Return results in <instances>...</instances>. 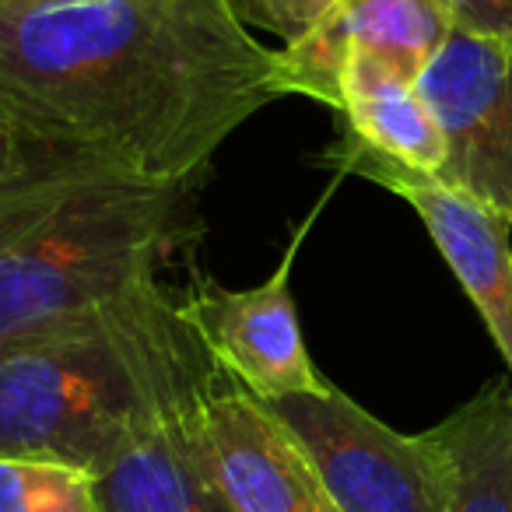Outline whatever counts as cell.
I'll return each instance as SVG.
<instances>
[{"mask_svg":"<svg viewBox=\"0 0 512 512\" xmlns=\"http://www.w3.org/2000/svg\"><path fill=\"white\" fill-rule=\"evenodd\" d=\"M278 50L221 0H0V130L148 179L204 176L278 92Z\"/></svg>","mask_w":512,"mask_h":512,"instance_id":"cell-1","label":"cell"},{"mask_svg":"<svg viewBox=\"0 0 512 512\" xmlns=\"http://www.w3.org/2000/svg\"><path fill=\"white\" fill-rule=\"evenodd\" d=\"M228 372L162 281L0 348V456L99 474L141 428L211 397Z\"/></svg>","mask_w":512,"mask_h":512,"instance_id":"cell-2","label":"cell"},{"mask_svg":"<svg viewBox=\"0 0 512 512\" xmlns=\"http://www.w3.org/2000/svg\"><path fill=\"white\" fill-rule=\"evenodd\" d=\"M197 190L22 148L0 179V348L158 281L197 235Z\"/></svg>","mask_w":512,"mask_h":512,"instance_id":"cell-3","label":"cell"},{"mask_svg":"<svg viewBox=\"0 0 512 512\" xmlns=\"http://www.w3.org/2000/svg\"><path fill=\"white\" fill-rule=\"evenodd\" d=\"M267 407L302 442L337 512H449V460L432 432H397L334 383Z\"/></svg>","mask_w":512,"mask_h":512,"instance_id":"cell-4","label":"cell"},{"mask_svg":"<svg viewBox=\"0 0 512 512\" xmlns=\"http://www.w3.org/2000/svg\"><path fill=\"white\" fill-rule=\"evenodd\" d=\"M418 92L446 137L432 179L512 221V43L453 29Z\"/></svg>","mask_w":512,"mask_h":512,"instance_id":"cell-5","label":"cell"},{"mask_svg":"<svg viewBox=\"0 0 512 512\" xmlns=\"http://www.w3.org/2000/svg\"><path fill=\"white\" fill-rule=\"evenodd\" d=\"M327 158L341 172H358L386 186L418 211L512 372V221L442 186L439 179L390 162L351 134L330 144Z\"/></svg>","mask_w":512,"mask_h":512,"instance_id":"cell-6","label":"cell"},{"mask_svg":"<svg viewBox=\"0 0 512 512\" xmlns=\"http://www.w3.org/2000/svg\"><path fill=\"white\" fill-rule=\"evenodd\" d=\"M316 214L320 207L309 214L306 225H299L281 267L264 285L232 292V288L204 281L186 299V316L200 330L207 348L214 351L221 369L264 404L295 397V393H316L327 386V379L316 372L313 358H309L292 281H288L299 242L306 239Z\"/></svg>","mask_w":512,"mask_h":512,"instance_id":"cell-7","label":"cell"},{"mask_svg":"<svg viewBox=\"0 0 512 512\" xmlns=\"http://www.w3.org/2000/svg\"><path fill=\"white\" fill-rule=\"evenodd\" d=\"M453 29V18L439 0H337L306 39L278 53L274 81L281 95H309L341 109L344 60H379L418 85Z\"/></svg>","mask_w":512,"mask_h":512,"instance_id":"cell-8","label":"cell"},{"mask_svg":"<svg viewBox=\"0 0 512 512\" xmlns=\"http://www.w3.org/2000/svg\"><path fill=\"white\" fill-rule=\"evenodd\" d=\"M200 432L235 512H337L302 442L232 376L204 400Z\"/></svg>","mask_w":512,"mask_h":512,"instance_id":"cell-9","label":"cell"},{"mask_svg":"<svg viewBox=\"0 0 512 512\" xmlns=\"http://www.w3.org/2000/svg\"><path fill=\"white\" fill-rule=\"evenodd\" d=\"M200 407L151 421L92 474L102 512H235L207 460Z\"/></svg>","mask_w":512,"mask_h":512,"instance_id":"cell-10","label":"cell"},{"mask_svg":"<svg viewBox=\"0 0 512 512\" xmlns=\"http://www.w3.org/2000/svg\"><path fill=\"white\" fill-rule=\"evenodd\" d=\"M348 134L390 162L421 176H435L446 162V137L418 85L379 60L351 57L341 71V109Z\"/></svg>","mask_w":512,"mask_h":512,"instance_id":"cell-11","label":"cell"},{"mask_svg":"<svg viewBox=\"0 0 512 512\" xmlns=\"http://www.w3.org/2000/svg\"><path fill=\"white\" fill-rule=\"evenodd\" d=\"M428 432L449 460V512H512V393L484 386Z\"/></svg>","mask_w":512,"mask_h":512,"instance_id":"cell-12","label":"cell"},{"mask_svg":"<svg viewBox=\"0 0 512 512\" xmlns=\"http://www.w3.org/2000/svg\"><path fill=\"white\" fill-rule=\"evenodd\" d=\"M0 512H102V505L88 470L0 456Z\"/></svg>","mask_w":512,"mask_h":512,"instance_id":"cell-13","label":"cell"},{"mask_svg":"<svg viewBox=\"0 0 512 512\" xmlns=\"http://www.w3.org/2000/svg\"><path fill=\"white\" fill-rule=\"evenodd\" d=\"M221 4L242 29L274 32L285 46H295L330 15L337 0H221Z\"/></svg>","mask_w":512,"mask_h":512,"instance_id":"cell-14","label":"cell"},{"mask_svg":"<svg viewBox=\"0 0 512 512\" xmlns=\"http://www.w3.org/2000/svg\"><path fill=\"white\" fill-rule=\"evenodd\" d=\"M456 29L512 43V0H439Z\"/></svg>","mask_w":512,"mask_h":512,"instance_id":"cell-15","label":"cell"},{"mask_svg":"<svg viewBox=\"0 0 512 512\" xmlns=\"http://www.w3.org/2000/svg\"><path fill=\"white\" fill-rule=\"evenodd\" d=\"M18 158H22V144H15L8 134H4V130H0V179L15 169Z\"/></svg>","mask_w":512,"mask_h":512,"instance_id":"cell-16","label":"cell"},{"mask_svg":"<svg viewBox=\"0 0 512 512\" xmlns=\"http://www.w3.org/2000/svg\"><path fill=\"white\" fill-rule=\"evenodd\" d=\"M8 4H22V8H67V4H81V0H8Z\"/></svg>","mask_w":512,"mask_h":512,"instance_id":"cell-17","label":"cell"}]
</instances>
